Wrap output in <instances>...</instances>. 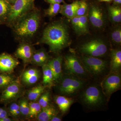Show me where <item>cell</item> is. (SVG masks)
Segmentation results:
<instances>
[{
	"label": "cell",
	"mask_w": 121,
	"mask_h": 121,
	"mask_svg": "<svg viewBox=\"0 0 121 121\" xmlns=\"http://www.w3.org/2000/svg\"><path fill=\"white\" fill-rule=\"evenodd\" d=\"M20 63L17 59L8 53L0 54V74H10Z\"/></svg>",
	"instance_id": "8fae6325"
},
{
	"label": "cell",
	"mask_w": 121,
	"mask_h": 121,
	"mask_svg": "<svg viewBox=\"0 0 121 121\" xmlns=\"http://www.w3.org/2000/svg\"><path fill=\"white\" fill-rule=\"evenodd\" d=\"M9 115L15 118H18L21 115L19 104L17 103L13 102L10 105L8 108Z\"/></svg>",
	"instance_id": "4316f807"
},
{
	"label": "cell",
	"mask_w": 121,
	"mask_h": 121,
	"mask_svg": "<svg viewBox=\"0 0 121 121\" xmlns=\"http://www.w3.org/2000/svg\"><path fill=\"white\" fill-rule=\"evenodd\" d=\"M71 19L72 23L75 30L77 32L78 31L79 24V17L75 16Z\"/></svg>",
	"instance_id": "836d02e7"
},
{
	"label": "cell",
	"mask_w": 121,
	"mask_h": 121,
	"mask_svg": "<svg viewBox=\"0 0 121 121\" xmlns=\"http://www.w3.org/2000/svg\"><path fill=\"white\" fill-rule=\"evenodd\" d=\"M87 7L88 5L86 2L84 1H80L79 6L76 11V16L80 17L85 15L87 10Z\"/></svg>",
	"instance_id": "f546056e"
},
{
	"label": "cell",
	"mask_w": 121,
	"mask_h": 121,
	"mask_svg": "<svg viewBox=\"0 0 121 121\" xmlns=\"http://www.w3.org/2000/svg\"><path fill=\"white\" fill-rule=\"evenodd\" d=\"M112 39L117 43L121 44V30L120 29H117L114 30L112 33Z\"/></svg>",
	"instance_id": "d6a6232c"
},
{
	"label": "cell",
	"mask_w": 121,
	"mask_h": 121,
	"mask_svg": "<svg viewBox=\"0 0 121 121\" xmlns=\"http://www.w3.org/2000/svg\"><path fill=\"white\" fill-rule=\"evenodd\" d=\"M35 50L28 41H22L15 53V56L21 59L25 63L30 62Z\"/></svg>",
	"instance_id": "7c38bea8"
},
{
	"label": "cell",
	"mask_w": 121,
	"mask_h": 121,
	"mask_svg": "<svg viewBox=\"0 0 121 121\" xmlns=\"http://www.w3.org/2000/svg\"><path fill=\"white\" fill-rule=\"evenodd\" d=\"M87 31V19L86 15L79 17L78 31L81 33H86Z\"/></svg>",
	"instance_id": "f1b7e54d"
},
{
	"label": "cell",
	"mask_w": 121,
	"mask_h": 121,
	"mask_svg": "<svg viewBox=\"0 0 121 121\" xmlns=\"http://www.w3.org/2000/svg\"><path fill=\"white\" fill-rule=\"evenodd\" d=\"M50 93L47 91L43 93L40 97L38 103L42 109L50 105Z\"/></svg>",
	"instance_id": "83f0119b"
},
{
	"label": "cell",
	"mask_w": 121,
	"mask_h": 121,
	"mask_svg": "<svg viewBox=\"0 0 121 121\" xmlns=\"http://www.w3.org/2000/svg\"><path fill=\"white\" fill-rule=\"evenodd\" d=\"M82 63L87 72L94 76L101 75L106 70L107 62L97 57L89 56H83Z\"/></svg>",
	"instance_id": "52a82bcc"
},
{
	"label": "cell",
	"mask_w": 121,
	"mask_h": 121,
	"mask_svg": "<svg viewBox=\"0 0 121 121\" xmlns=\"http://www.w3.org/2000/svg\"><path fill=\"white\" fill-rule=\"evenodd\" d=\"M29 112L27 117L30 118L37 117L42 109L41 106L39 103L33 101L29 103Z\"/></svg>",
	"instance_id": "603a6c76"
},
{
	"label": "cell",
	"mask_w": 121,
	"mask_h": 121,
	"mask_svg": "<svg viewBox=\"0 0 121 121\" xmlns=\"http://www.w3.org/2000/svg\"><path fill=\"white\" fill-rule=\"evenodd\" d=\"M109 13L113 21L119 23L121 21V9L119 7H111L109 8Z\"/></svg>",
	"instance_id": "cb8c5ba5"
},
{
	"label": "cell",
	"mask_w": 121,
	"mask_h": 121,
	"mask_svg": "<svg viewBox=\"0 0 121 121\" xmlns=\"http://www.w3.org/2000/svg\"><path fill=\"white\" fill-rule=\"evenodd\" d=\"M115 4H121V0H113Z\"/></svg>",
	"instance_id": "ab89813d"
},
{
	"label": "cell",
	"mask_w": 121,
	"mask_h": 121,
	"mask_svg": "<svg viewBox=\"0 0 121 121\" xmlns=\"http://www.w3.org/2000/svg\"><path fill=\"white\" fill-rule=\"evenodd\" d=\"M80 1H76L70 4H65L62 6V8L66 9H73L78 8L79 5Z\"/></svg>",
	"instance_id": "e575fe53"
},
{
	"label": "cell",
	"mask_w": 121,
	"mask_h": 121,
	"mask_svg": "<svg viewBox=\"0 0 121 121\" xmlns=\"http://www.w3.org/2000/svg\"><path fill=\"white\" fill-rule=\"evenodd\" d=\"M30 62L35 65L41 66L46 64L41 58L36 51H35L33 54Z\"/></svg>",
	"instance_id": "1f68e13d"
},
{
	"label": "cell",
	"mask_w": 121,
	"mask_h": 121,
	"mask_svg": "<svg viewBox=\"0 0 121 121\" xmlns=\"http://www.w3.org/2000/svg\"><path fill=\"white\" fill-rule=\"evenodd\" d=\"M47 2L50 4H59L63 2L64 0H45Z\"/></svg>",
	"instance_id": "8d00e7d4"
},
{
	"label": "cell",
	"mask_w": 121,
	"mask_h": 121,
	"mask_svg": "<svg viewBox=\"0 0 121 121\" xmlns=\"http://www.w3.org/2000/svg\"><path fill=\"white\" fill-rule=\"evenodd\" d=\"M45 87L44 85H39L33 87L28 91V98L32 101H36L44 92Z\"/></svg>",
	"instance_id": "ffe728a7"
},
{
	"label": "cell",
	"mask_w": 121,
	"mask_h": 121,
	"mask_svg": "<svg viewBox=\"0 0 121 121\" xmlns=\"http://www.w3.org/2000/svg\"><path fill=\"white\" fill-rule=\"evenodd\" d=\"M62 6L59 4H50L49 8L45 11V15L48 16H54L60 12Z\"/></svg>",
	"instance_id": "d4e9b609"
},
{
	"label": "cell",
	"mask_w": 121,
	"mask_h": 121,
	"mask_svg": "<svg viewBox=\"0 0 121 121\" xmlns=\"http://www.w3.org/2000/svg\"><path fill=\"white\" fill-rule=\"evenodd\" d=\"M62 121V119L60 117H58L56 115L52 117L50 121Z\"/></svg>",
	"instance_id": "74e56055"
},
{
	"label": "cell",
	"mask_w": 121,
	"mask_h": 121,
	"mask_svg": "<svg viewBox=\"0 0 121 121\" xmlns=\"http://www.w3.org/2000/svg\"><path fill=\"white\" fill-rule=\"evenodd\" d=\"M99 1H104V2H110L112 0H99Z\"/></svg>",
	"instance_id": "b9f144b4"
},
{
	"label": "cell",
	"mask_w": 121,
	"mask_h": 121,
	"mask_svg": "<svg viewBox=\"0 0 121 121\" xmlns=\"http://www.w3.org/2000/svg\"><path fill=\"white\" fill-rule=\"evenodd\" d=\"M78 8L66 9L62 8L60 13H61L68 18L71 19L76 16V11Z\"/></svg>",
	"instance_id": "4dcf8cb0"
},
{
	"label": "cell",
	"mask_w": 121,
	"mask_h": 121,
	"mask_svg": "<svg viewBox=\"0 0 121 121\" xmlns=\"http://www.w3.org/2000/svg\"><path fill=\"white\" fill-rule=\"evenodd\" d=\"M39 77V72L37 69L30 68L23 73L22 80L25 84L32 85L36 83Z\"/></svg>",
	"instance_id": "9a60e30c"
},
{
	"label": "cell",
	"mask_w": 121,
	"mask_h": 121,
	"mask_svg": "<svg viewBox=\"0 0 121 121\" xmlns=\"http://www.w3.org/2000/svg\"><path fill=\"white\" fill-rule=\"evenodd\" d=\"M60 79L59 91L65 95L73 94L82 89L85 85L84 80L75 76L67 74Z\"/></svg>",
	"instance_id": "5b68a950"
},
{
	"label": "cell",
	"mask_w": 121,
	"mask_h": 121,
	"mask_svg": "<svg viewBox=\"0 0 121 121\" xmlns=\"http://www.w3.org/2000/svg\"><path fill=\"white\" fill-rule=\"evenodd\" d=\"M35 0H16L12 4L10 13L5 24L11 27L20 17L35 8Z\"/></svg>",
	"instance_id": "3957f363"
},
{
	"label": "cell",
	"mask_w": 121,
	"mask_h": 121,
	"mask_svg": "<svg viewBox=\"0 0 121 121\" xmlns=\"http://www.w3.org/2000/svg\"><path fill=\"white\" fill-rule=\"evenodd\" d=\"M22 87L19 82L14 80L1 93L0 103L6 104L17 98L20 95Z\"/></svg>",
	"instance_id": "9c48e42d"
},
{
	"label": "cell",
	"mask_w": 121,
	"mask_h": 121,
	"mask_svg": "<svg viewBox=\"0 0 121 121\" xmlns=\"http://www.w3.org/2000/svg\"><path fill=\"white\" fill-rule=\"evenodd\" d=\"M62 57L59 56L48 60L47 63L53 74L54 82H59L62 78Z\"/></svg>",
	"instance_id": "4fadbf2b"
},
{
	"label": "cell",
	"mask_w": 121,
	"mask_h": 121,
	"mask_svg": "<svg viewBox=\"0 0 121 121\" xmlns=\"http://www.w3.org/2000/svg\"><path fill=\"white\" fill-rule=\"evenodd\" d=\"M89 18L92 25L97 28H100L103 25L104 19L101 9L95 6H92L90 9Z\"/></svg>",
	"instance_id": "5bb4252c"
},
{
	"label": "cell",
	"mask_w": 121,
	"mask_h": 121,
	"mask_svg": "<svg viewBox=\"0 0 121 121\" xmlns=\"http://www.w3.org/2000/svg\"><path fill=\"white\" fill-rule=\"evenodd\" d=\"M58 111L55 107L49 105L45 108H42L37 117L39 121H48L54 116L57 115Z\"/></svg>",
	"instance_id": "e0dca14e"
},
{
	"label": "cell",
	"mask_w": 121,
	"mask_h": 121,
	"mask_svg": "<svg viewBox=\"0 0 121 121\" xmlns=\"http://www.w3.org/2000/svg\"><path fill=\"white\" fill-rule=\"evenodd\" d=\"M80 49L87 56L97 57L104 56L107 52V47L103 41L94 40L82 44Z\"/></svg>",
	"instance_id": "ba28073f"
},
{
	"label": "cell",
	"mask_w": 121,
	"mask_h": 121,
	"mask_svg": "<svg viewBox=\"0 0 121 121\" xmlns=\"http://www.w3.org/2000/svg\"><path fill=\"white\" fill-rule=\"evenodd\" d=\"M83 103L90 108H95L104 104L105 101L104 94L97 86H90L83 93L82 97Z\"/></svg>",
	"instance_id": "277c9868"
},
{
	"label": "cell",
	"mask_w": 121,
	"mask_h": 121,
	"mask_svg": "<svg viewBox=\"0 0 121 121\" xmlns=\"http://www.w3.org/2000/svg\"><path fill=\"white\" fill-rule=\"evenodd\" d=\"M19 104L21 115L28 116L29 112V105L27 100L25 99H23L20 101Z\"/></svg>",
	"instance_id": "484cf974"
},
{
	"label": "cell",
	"mask_w": 121,
	"mask_h": 121,
	"mask_svg": "<svg viewBox=\"0 0 121 121\" xmlns=\"http://www.w3.org/2000/svg\"><path fill=\"white\" fill-rule=\"evenodd\" d=\"M111 70L112 73H118L121 67V51L120 50H112L111 52Z\"/></svg>",
	"instance_id": "2e32d148"
},
{
	"label": "cell",
	"mask_w": 121,
	"mask_h": 121,
	"mask_svg": "<svg viewBox=\"0 0 121 121\" xmlns=\"http://www.w3.org/2000/svg\"><path fill=\"white\" fill-rule=\"evenodd\" d=\"M121 76L118 73H112L108 76L102 83V90L104 94L110 96L121 86Z\"/></svg>",
	"instance_id": "30bf717a"
},
{
	"label": "cell",
	"mask_w": 121,
	"mask_h": 121,
	"mask_svg": "<svg viewBox=\"0 0 121 121\" xmlns=\"http://www.w3.org/2000/svg\"><path fill=\"white\" fill-rule=\"evenodd\" d=\"M64 65L67 74L75 76L82 78L87 74L82 63L74 54H69L65 56Z\"/></svg>",
	"instance_id": "8992f818"
},
{
	"label": "cell",
	"mask_w": 121,
	"mask_h": 121,
	"mask_svg": "<svg viewBox=\"0 0 121 121\" xmlns=\"http://www.w3.org/2000/svg\"><path fill=\"white\" fill-rule=\"evenodd\" d=\"M9 112L6 108L4 107H0V119L8 117Z\"/></svg>",
	"instance_id": "d590c367"
},
{
	"label": "cell",
	"mask_w": 121,
	"mask_h": 121,
	"mask_svg": "<svg viewBox=\"0 0 121 121\" xmlns=\"http://www.w3.org/2000/svg\"><path fill=\"white\" fill-rule=\"evenodd\" d=\"M2 25V24H1V23L0 22V25Z\"/></svg>",
	"instance_id": "7bdbcfd3"
},
{
	"label": "cell",
	"mask_w": 121,
	"mask_h": 121,
	"mask_svg": "<svg viewBox=\"0 0 121 121\" xmlns=\"http://www.w3.org/2000/svg\"><path fill=\"white\" fill-rule=\"evenodd\" d=\"M12 6L8 0H0V22L1 24H5Z\"/></svg>",
	"instance_id": "ac0fdd59"
},
{
	"label": "cell",
	"mask_w": 121,
	"mask_h": 121,
	"mask_svg": "<svg viewBox=\"0 0 121 121\" xmlns=\"http://www.w3.org/2000/svg\"><path fill=\"white\" fill-rule=\"evenodd\" d=\"M16 0H8L9 2H10L12 4H13Z\"/></svg>",
	"instance_id": "60d3db41"
},
{
	"label": "cell",
	"mask_w": 121,
	"mask_h": 121,
	"mask_svg": "<svg viewBox=\"0 0 121 121\" xmlns=\"http://www.w3.org/2000/svg\"><path fill=\"white\" fill-rule=\"evenodd\" d=\"M43 71V83L44 85L50 86L54 82L53 74L50 68L47 64L42 66Z\"/></svg>",
	"instance_id": "44dd1931"
},
{
	"label": "cell",
	"mask_w": 121,
	"mask_h": 121,
	"mask_svg": "<svg viewBox=\"0 0 121 121\" xmlns=\"http://www.w3.org/2000/svg\"><path fill=\"white\" fill-rule=\"evenodd\" d=\"M12 121V119L9 117H5L0 119V121Z\"/></svg>",
	"instance_id": "f35d334b"
},
{
	"label": "cell",
	"mask_w": 121,
	"mask_h": 121,
	"mask_svg": "<svg viewBox=\"0 0 121 121\" xmlns=\"http://www.w3.org/2000/svg\"><path fill=\"white\" fill-rule=\"evenodd\" d=\"M55 102L62 112L65 113L69 109L74 101L70 98L60 95L56 96Z\"/></svg>",
	"instance_id": "d6986e66"
},
{
	"label": "cell",
	"mask_w": 121,
	"mask_h": 121,
	"mask_svg": "<svg viewBox=\"0 0 121 121\" xmlns=\"http://www.w3.org/2000/svg\"><path fill=\"white\" fill-rule=\"evenodd\" d=\"M40 11L35 8L15 22L11 27L16 37L22 41H28L35 36L40 26Z\"/></svg>",
	"instance_id": "6da1fadb"
},
{
	"label": "cell",
	"mask_w": 121,
	"mask_h": 121,
	"mask_svg": "<svg viewBox=\"0 0 121 121\" xmlns=\"http://www.w3.org/2000/svg\"><path fill=\"white\" fill-rule=\"evenodd\" d=\"M15 80L13 77L9 74H0V93Z\"/></svg>",
	"instance_id": "7402d4cb"
},
{
	"label": "cell",
	"mask_w": 121,
	"mask_h": 121,
	"mask_svg": "<svg viewBox=\"0 0 121 121\" xmlns=\"http://www.w3.org/2000/svg\"><path fill=\"white\" fill-rule=\"evenodd\" d=\"M40 43L48 45L51 52H59L69 44V34L66 27L60 22L50 24L44 30Z\"/></svg>",
	"instance_id": "7a4b0ae2"
}]
</instances>
